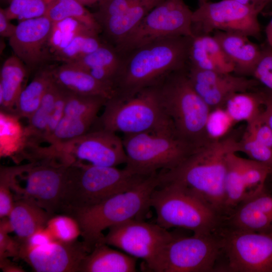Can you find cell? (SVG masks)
Returning <instances> with one entry per match:
<instances>
[{
	"label": "cell",
	"instance_id": "1",
	"mask_svg": "<svg viewBox=\"0 0 272 272\" xmlns=\"http://www.w3.org/2000/svg\"><path fill=\"white\" fill-rule=\"evenodd\" d=\"M239 152L238 141L225 137L196 149L175 168L160 171L161 183L177 185L223 218L226 216V157Z\"/></svg>",
	"mask_w": 272,
	"mask_h": 272
},
{
	"label": "cell",
	"instance_id": "2",
	"mask_svg": "<svg viewBox=\"0 0 272 272\" xmlns=\"http://www.w3.org/2000/svg\"><path fill=\"white\" fill-rule=\"evenodd\" d=\"M191 37L157 40L120 55L115 96L128 97L157 85L171 74L186 69Z\"/></svg>",
	"mask_w": 272,
	"mask_h": 272
},
{
	"label": "cell",
	"instance_id": "3",
	"mask_svg": "<svg viewBox=\"0 0 272 272\" xmlns=\"http://www.w3.org/2000/svg\"><path fill=\"white\" fill-rule=\"evenodd\" d=\"M160 183L159 172H155L126 191L67 215L79 223L83 242L91 251L97 245L105 243L102 231L105 229L130 220H143L151 207L152 193Z\"/></svg>",
	"mask_w": 272,
	"mask_h": 272
},
{
	"label": "cell",
	"instance_id": "4",
	"mask_svg": "<svg viewBox=\"0 0 272 272\" xmlns=\"http://www.w3.org/2000/svg\"><path fill=\"white\" fill-rule=\"evenodd\" d=\"M147 176L126 167L120 169L87 164L69 166L60 212L67 214L97 205L132 188Z\"/></svg>",
	"mask_w": 272,
	"mask_h": 272
},
{
	"label": "cell",
	"instance_id": "5",
	"mask_svg": "<svg viewBox=\"0 0 272 272\" xmlns=\"http://www.w3.org/2000/svg\"><path fill=\"white\" fill-rule=\"evenodd\" d=\"M187 69L171 74L158 88L164 111L176 131L197 149L211 141L206 124L211 109L194 89Z\"/></svg>",
	"mask_w": 272,
	"mask_h": 272
},
{
	"label": "cell",
	"instance_id": "6",
	"mask_svg": "<svg viewBox=\"0 0 272 272\" xmlns=\"http://www.w3.org/2000/svg\"><path fill=\"white\" fill-rule=\"evenodd\" d=\"M122 142L125 167L142 175L172 169L196 149L178 134L172 124L124 135Z\"/></svg>",
	"mask_w": 272,
	"mask_h": 272
},
{
	"label": "cell",
	"instance_id": "7",
	"mask_svg": "<svg viewBox=\"0 0 272 272\" xmlns=\"http://www.w3.org/2000/svg\"><path fill=\"white\" fill-rule=\"evenodd\" d=\"M103 107L102 114L94 124L96 128L125 135L172 124L162 106L158 85L130 96H114L106 101Z\"/></svg>",
	"mask_w": 272,
	"mask_h": 272
},
{
	"label": "cell",
	"instance_id": "8",
	"mask_svg": "<svg viewBox=\"0 0 272 272\" xmlns=\"http://www.w3.org/2000/svg\"><path fill=\"white\" fill-rule=\"evenodd\" d=\"M151 207L157 214V224L168 229L180 228L194 234L216 233L224 218L199 199L171 183L160 184L153 192Z\"/></svg>",
	"mask_w": 272,
	"mask_h": 272
},
{
	"label": "cell",
	"instance_id": "9",
	"mask_svg": "<svg viewBox=\"0 0 272 272\" xmlns=\"http://www.w3.org/2000/svg\"><path fill=\"white\" fill-rule=\"evenodd\" d=\"M40 157L69 166L78 164L116 167L126 164L122 139L104 129H91L71 140L41 147Z\"/></svg>",
	"mask_w": 272,
	"mask_h": 272
},
{
	"label": "cell",
	"instance_id": "10",
	"mask_svg": "<svg viewBox=\"0 0 272 272\" xmlns=\"http://www.w3.org/2000/svg\"><path fill=\"white\" fill-rule=\"evenodd\" d=\"M192 13L183 0H164L114 47L121 55L157 40L173 36L192 37Z\"/></svg>",
	"mask_w": 272,
	"mask_h": 272
},
{
	"label": "cell",
	"instance_id": "11",
	"mask_svg": "<svg viewBox=\"0 0 272 272\" xmlns=\"http://www.w3.org/2000/svg\"><path fill=\"white\" fill-rule=\"evenodd\" d=\"M104 243L143 259L151 271L161 272L163 256L175 235L157 224L132 219L112 226Z\"/></svg>",
	"mask_w": 272,
	"mask_h": 272
},
{
	"label": "cell",
	"instance_id": "12",
	"mask_svg": "<svg viewBox=\"0 0 272 272\" xmlns=\"http://www.w3.org/2000/svg\"><path fill=\"white\" fill-rule=\"evenodd\" d=\"M226 264L222 271L272 272V232L236 229L225 225L217 232Z\"/></svg>",
	"mask_w": 272,
	"mask_h": 272
},
{
	"label": "cell",
	"instance_id": "13",
	"mask_svg": "<svg viewBox=\"0 0 272 272\" xmlns=\"http://www.w3.org/2000/svg\"><path fill=\"white\" fill-rule=\"evenodd\" d=\"M261 11L233 0L207 2L192 13L194 34L223 31L258 37L261 28L258 16Z\"/></svg>",
	"mask_w": 272,
	"mask_h": 272
},
{
	"label": "cell",
	"instance_id": "14",
	"mask_svg": "<svg viewBox=\"0 0 272 272\" xmlns=\"http://www.w3.org/2000/svg\"><path fill=\"white\" fill-rule=\"evenodd\" d=\"M222 255L217 233L191 236H177L167 245L161 272L217 271Z\"/></svg>",
	"mask_w": 272,
	"mask_h": 272
},
{
	"label": "cell",
	"instance_id": "15",
	"mask_svg": "<svg viewBox=\"0 0 272 272\" xmlns=\"http://www.w3.org/2000/svg\"><path fill=\"white\" fill-rule=\"evenodd\" d=\"M30 162L19 174L26 182L20 197L34 201L53 216L60 210L68 166L50 159Z\"/></svg>",
	"mask_w": 272,
	"mask_h": 272
},
{
	"label": "cell",
	"instance_id": "16",
	"mask_svg": "<svg viewBox=\"0 0 272 272\" xmlns=\"http://www.w3.org/2000/svg\"><path fill=\"white\" fill-rule=\"evenodd\" d=\"M187 72L194 89L211 110L223 107L233 94L253 90L259 83L245 76L202 70L189 65Z\"/></svg>",
	"mask_w": 272,
	"mask_h": 272
},
{
	"label": "cell",
	"instance_id": "17",
	"mask_svg": "<svg viewBox=\"0 0 272 272\" xmlns=\"http://www.w3.org/2000/svg\"><path fill=\"white\" fill-rule=\"evenodd\" d=\"M52 22L44 16L20 21L9 44L26 67L34 69L47 57Z\"/></svg>",
	"mask_w": 272,
	"mask_h": 272
},
{
	"label": "cell",
	"instance_id": "18",
	"mask_svg": "<svg viewBox=\"0 0 272 272\" xmlns=\"http://www.w3.org/2000/svg\"><path fill=\"white\" fill-rule=\"evenodd\" d=\"M90 252L83 241L54 240L26 252L20 258L37 272H79L82 261Z\"/></svg>",
	"mask_w": 272,
	"mask_h": 272
},
{
	"label": "cell",
	"instance_id": "19",
	"mask_svg": "<svg viewBox=\"0 0 272 272\" xmlns=\"http://www.w3.org/2000/svg\"><path fill=\"white\" fill-rule=\"evenodd\" d=\"M224 224L244 230L272 232V193L266 190L241 203L228 216Z\"/></svg>",
	"mask_w": 272,
	"mask_h": 272
},
{
	"label": "cell",
	"instance_id": "20",
	"mask_svg": "<svg viewBox=\"0 0 272 272\" xmlns=\"http://www.w3.org/2000/svg\"><path fill=\"white\" fill-rule=\"evenodd\" d=\"M53 80L69 92L87 96H99L109 99L116 95L111 87L95 79L85 70L71 63L51 69Z\"/></svg>",
	"mask_w": 272,
	"mask_h": 272
},
{
	"label": "cell",
	"instance_id": "21",
	"mask_svg": "<svg viewBox=\"0 0 272 272\" xmlns=\"http://www.w3.org/2000/svg\"><path fill=\"white\" fill-rule=\"evenodd\" d=\"M213 36L234 65V72L239 76H251L262 48L251 41L249 37L241 34L217 31Z\"/></svg>",
	"mask_w": 272,
	"mask_h": 272
},
{
	"label": "cell",
	"instance_id": "22",
	"mask_svg": "<svg viewBox=\"0 0 272 272\" xmlns=\"http://www.w3.org/2000/svg\"><path fill=\"white\" fill-rule=\"evenodd\" d=\"M188 63L202 70L232 73L235 70L218 41L209 34H194L191 37Z\"/></svg>",
	"mask_w": 272,
	"mask_h": 272
},
{
	"label": "cell",
	"instance_id": "23",
	"mask_svg": "<svg viewBox=\"0 0 272 272\" xmlns=\"http://www.w3.org/2000/svg\"><path fill=\"white\" fill-rule=\"evenodd\" d=\"M164 0H136L123 12L99 23L109 44L115 46L128 35L146 15Z\"/></svg>",
	"mask_w": 272,
	"mask_h": 272
},
{
	"label": "cell",
	"instance_id": "24",
	"mask_svg": "<svg viewBox=\"0 0 272 272\" xmlns=\"http://www.w3.org/2000/svg\"><path fill=\"white\" fill-rule=\"evenodd\" d=\"M51 217L34 201L20 197L15 198L8 218L13 232L23 242L37 230L45 227Z\"/></svg>",
	"mask_w": 272,
	"mask_h": 272
},
{
	"label": "cell",
	"instance_id": "25",
	"mask_svg": "<svg viewBox=\"0 0 272 272\" xmlns=\"http://www.w3.org/2000/svg\"><path fill=\"white\" fill-rule=\"evenodd\" d=\"M137 258L110 248L97 245L82 261L79 272H134Z\"/></svg>",
	"mask_w": 272,
	"mask_h": 272
},
{
	"label": "cell",
	"instance_id": "26",
	"mask_svg": "<svg viewBox=\"0 0 272 272\" xmlns=\"http://www.w3.org/2000/svg\"><path fill=\"white\" fill-rule=\"evenodd\" d=\"M27 74L24 62L15 54L3 63L0 73L1 111L14 114L16 103Z\"/></svg>",
	"mask_w": 272,
	"mask_h": 272
},
{
	"label": "cell",
	"instance_id": "27",
	"mask_svg": "<svg viewBox=\"0 0 272 272\" xmlns=\"http://www.w3.org/2000/svg\"><path fill=\"white\" fill-rule=\"evenodd\" d=\"M242 164V158L237 156L236 153L231 152L227 155L224 184L225 217L231 214L237 207L247 199Z\"/></svg>",
	"mask_w": 272,
	"mask_h": 272
},
{
	"label": "cell",
	"instance_id": "28",
	"mask_svg": "<svg viewBox=\"0 0 272 272\" xmlns=\"http://www.w3.org/2000/svg\"><path fill=\"white\" fill-rule=\"evenodd\" d=\"M223 107L235 123L241 121L249 123L263 110V91L234 93L227 99Z\"/></svg>",
	"mask_w": 272,
	"mask_h": 272
},
{
	"label": "cell",
	"instance_id": "29",
	"mask_svg": "<svg viewBox=\"0 0 272 272\" xmlns=\"http://www.w3.org/2000/svg\"><path fill=\"white\" fill-rule=\"evenodd\" d=\"M59 87L53 79L47 88L37 110L28 119V124L25 127L28 143L40 145L43 142L50 115L53 108Z\"/></svg>",
	"mask_w": 272,
	"mask_h": 272
},
{
	"label": "cell",
	"instance_id": "30",
	"mask_svg": "<svg viewBox=\"0 0 272 272\" xmlns=\"http://www.w3.org/2000/svg\"><path fill=\"white\" fill-rule=\"evenodd\" d=\"M52 80L51 69H43L37 72L20 93L16 103L14 114L20 118L28 119L38 108Z\"/></svg>",
	"mask_w": 272,
	"mask_h": 272
},
{
	"label": "cell",
	"instance_id": "31",
	"mask_svg": "<svg viewBox=\"0 0 272 272\" xmlns=\"http://www.w3.org/2000/svg\"><path fill=\"white\" fill-rule=\"evenodd\" d=\"M45 16L52 22L73 18L98 34L101 32L100 26L94 14L88 11L78 0H50Z\"/></svg>",
	"mask_w": 272,
	"mask_h": 272
},
{
	"label": "cell",
	"instance_id": "32",
	"mask_svg": "<svg viewBox=\"0 0 272 272\" xmlns=\"http://www.w3.org/2000/svg\"><path fill=\"white\" fill-rule=\"evenodd\" d=\"M86 34L98 35L99 34L73 18L52 22L48 40L49 49L53 54L63 49L76 37Z\"/></svg>",
	"mask_w": 272,
	"mask_h": 272
},
{
	"label": "cell",
	"instance_id": "33",
	"mask_svg": "<svg viewBox=\"0 0 272 272\" xmlns=\"http://www.w3.org/2000/svg\"><path fill=\"white\" fill-rule=\"evenodd\" d=\"M30 163L14 166H1L0 168V218L8 217L13 207L15 196L19 194L21 187L18 184V175L26 170Z\"/></svg>",
	"mask_w": 272,
	"mask_h": 272
},
{
	"label": "cell",
	"instance_id": "34",
	"mask_svg": "<svg viewBox=\"0 0 272 272\" xmlns=\"http://www.w3.org/2000/svg\"><path fill=\"white\" fill-rule=\"evenodd\" d=\"M98 117L78 118L63 115L45 142L51 145L79 137L91 130Z\"/></svg>",
	"mask_w": 272,
	"mask_h": 272
},
{
	"label": "cell",
	"instance_id": "35",
	"mask_svg": "<svg viewBox=\"0 0 272 272\" xmlns=\"http://www.w3.org/2000/svg\"><path fill=\"white\" fill-rule=\"evenodd\" d=\"M68 92L64 111L65 116L78 118L98 117V112L107 100L101 97Z\"/></svg>",
	"mask_w": 272,
	"mask_h": 272
},
{
	"label": "cell",
	"instance_id": "36",
	"mask_svg": "<svg viewBox=\"0 0 272 272\" xmlns=\"http://www.w3.org/2000/svg\"><path fill=\"white\" fill-rule=\"evenodd\" d=\"M242 166L248 200L265 190V182L272 175V169L250 159L242 158Z\"/></svg>",
	"mask_w": 272,
	"mask_h": 272
},
{
	"label": "cell",
	"instance_id": "37",
	"mask_svg": "<svg viewBox=\"0 0 272 272\" xmlns=\"http://www.w3.org/2000/svg\"><path fill=\"white\" fill-rule=\"evenodd\" d=\"M120 55L115 48L104 42L95 50L74 61L71 63L85 70L98 67L118 69Z\"/></svg>",
	"mask_w": 272,
	"mask_h": 272
},
{
	"label": "cell",
	"instance_id": "38",
	"mask_svg": "<svg viewBox=\"0 0 272 272\" xmlns=\"http://www.w3.org/2000/svg\"><path fill=\"white\" fill-rule=\"evenodd\" d=\"M104 42L97 35H82L74 39L61 50L53 53L55 58L70 63L95 50Z\"/></svg>",
	"mask_w": 272,
	"mask_h": 272
},
{
	"label": "cell",
	"instance_id": "39",
	"mask_svg": "<svg viewBox=\"0 0 272 272\" xmlns=\"http://www.w3.org/2000/svg\"><path fill=\"white\" fill-rule=\"evenodd\" d=\"M46 227L54 240L60 242H74L81 235L80 227L77 220L67 214L52 216L48 221Z\"/></svg>",
	"mask_w": 272,
	"mask_h": 272
},
{
	"label": "cell",
	"instance_id": "40",
	"mask_svg": "<svg viewBox=\"0 0 272 272\" xmlns=\"http://www.w3.org/2000/svg\"><path fill=\"white\" fill-rule=\"evenodd\" d=\"M50 0H11L4 9L11 20L20 21L45 16Z\"/></svg>",
	"mask_w": 272,
	"mask_h": 272
},
{
	"label": "cell",
	"instance_id": "41",
	"mask_svg": "<svg viewBox=\"0 0 272 272\" xmlns=\"http://www.w3.org/2000/svg\"><path fill=\"white\" fill-rule=\"evenodd\" d=\"M234 124L235 123L223 107L211 110L206 124V131L208 139L212 141L225 138Z\"/></svg>",
	"mask_w": 272,
	"mask_h": 272
},
{
	"label": "cell",
	"instance_id": "42",
	"mask_svg": "<svg viewBox=\"0 0 272 272\" xmlns=\"http://www.w3.org/2000/svg\"><path fill=\"white\" fill-rule=\"evenodd\" d=\"M238 144L239 152L272 169V148L257 141L246 130Z\"/></svg>",
	"mask_w": 272,
	"mask_h": 272
},
{
	"label": "cell",
	"instance_id": "43",
	"mask_svg": "<svg viewBox=\"0 0 272 272\" xmlns=\"http://www.w3.org/2000/svg\"><path fill=\"white\" fill-rule=\"evenodd\" d=\"M13 232L8 217L0 221V259L11 257L19 258L21 241L10 237L9 233Z\"/></svg>",
	"mask_w": 272,
	"mask_h": 272
},
{
	"label": "cell",
	"instance_id": "44",
	"mask_svg": "<svg viewBox=\"0 0 272 272\" xmlns=\"http://www.w3.org/2000/svg\"><path fill=\"white\" fill-rule=\"evenodd\" d=\"M258 83L272 92V48H262L260 57L251 75Z\"/></svg>",
	"mask_w": 272,
	"mask_h": 272
},
{
	"label": "cell",
	"instance_id": "45",
	"mask_svg": "<svg viewBox=\"0 0 272 272\" xmlns=\"http://www.w3.org/2000/svg\"><path fill=\"white\" fill-rule=\"evenodd\" d=\"M136 0H101L98 11L93 14L99 23L109 17L117 15L126 10Z\"/></svg>",
	"mask_w": 272,
	"mask_h": 272
},
{
	"label": "cell",
	"instance_id": "46",
	"mask_svg": "<svg viewBox=\"0 0 272 272\" xmlns=\"http://www.w3.org/2000/svg\"><path fill=\"white\" fill-rule=\"evenodd\" d=\"M245 130L260 143L272 148V130L263 117L262 113L254 120L247 123Z\"/></svg>",
	"mask_w": 272,
	"mask_h": 272
},
{
	"label": "cell",
	"instance_id": "47",
	"mask_svg": "<svg viewBox=\"0 0 272 272\" xmlns=\"http://www.w3.org/2000/svg\"><path fill=\"white\" fill-rule=\"evenodd\" d=\"M58 87V93L43 137V142H45L47 139L52 134L64 115V108L69 92L59 86Z\"/></svg>",
	"mask_w": 272,
	"mask_h": 272
},
{
	"label": "cell",
	"instance_id": "48",
	"mask_svg": "<svg viewBox=\"0 0 272 272\" xmlns=\"http://www.w3.org/2000/svg\"><path fill=\"white\" fill-rule=\"evenodd\" d=\"M53 241L54 239L47 228L46 227L41 228L35 232L25 241L21 242L19 258L26 252L48 244Z\"/></svg>",
	"mask_w": 272,
	"mask_h": 272
},
{
	"label": "cell",
	"instance_id": "49",
	"mask_svg": "<svg viewBox=\"0 0 272 272\" xmlns=\"http://www.w3.org/2000/svg\"><path fill=\"white\" fill-rule=\"evenodd\" d=\"M6 15L4 9H0V35L10 38L14 34L17 25L13 24Z\"/></svg>",
	"mask_w": 272,
	"mask_h": 272
},
{
	"label": "cell",
	"instance_id": "50",
	"mask_svg": "<svg viewBox=\"0 0 272 272\" xmlns=\"http://www.w3.org/2000/svg\"><path fill=\"white\" fill-rule=\"evenodd\" d=\"M264 108L262 116L272 130V92L266 89L263 90Z\"/></svg>",
	"mask_w": 272,
	"mask_h": 272
},
{
	"label": "cell",
	"instance_id": "51",
	"mask_svg": "<svg viewBox=\"0 0 272 272\" xmlns=\"http://www.w3.org/2000/svg\"><path fill=\"white\" fill-rule=\"evenodd\" d=\"M0 268L4 272H24L20 266L11 262L8 258L0 259Z\"/></svg>",
	"mask_w": 272,
	"mask_h": 272
},
{
	"label": "cell",
	"instance_id": "52",
	"mask_svg": "<svg viewBox=\"0 0 272 272\" xmlns=\"http://www.w3.org/2000/svg\"><path fill=\"white\" fill-rule=\"evenodd\" d=\"M241 4L262 11L271 0H233Z\"/></svg>",
	"mask_w": 272,
	"mask_h": 272
},
{
	"label": "cell",
	"instance_id": "53",
	"mask_svg": "<svg viewBox=\"0 0 272 272\" xmlns=\"http://www.w3.org/2000/svg\"><path fill=\"white\" fill-rule=\"evenodd\" d=\"M265 33L268 45L272 48V18L266 26Z\"/></svg>",
	"mask_w": 272,
	"mask_h": 272
},
{
	"label": "cell",
	"instance_id": "54",
	"mask_svg": "<svg viewBox=\"0 0 272 272\" xmlns=\"http://www.w3.org/2000/svg\"><path fill=\"white\" fill-rule=\"evenodd\" d=\"M83 5L89 6L94 4L96 3H99L101 0H78Z\"/></svg>",
	"mask_w": 272,
	"mask_h": 272
},
{
	"label": "cell",
	"instance_id": "55",
	"mask_svg": "<svg viewBox=\"0 0 272 272\" xmlns=\"http://www.w3.org/2000/svg\"><path fill=\"white\" fill-rule=\"evenodd\" d=\"M208 1V0H198L199 5H201Z\"/></svg>",
	"mask_w": 272,
	"mask_h": 272
},
{
	"label": "cell",
	"instance_id": "56",
	"mask_svg": "<svg viewBox=\"0 0 272 272\" xmlns=\"http://www.w3.org/2000/svg\"><path fill=\"white\" fill-rule=\"evenodd\" d=\"M271 2H272V0H271Z\"/></svg>",
	"mask_w": 272,
	"mask_h": 272
}]
</instances>
